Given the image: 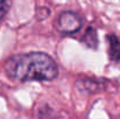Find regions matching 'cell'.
I'll return each mask as SVG.
<instances>
[{
	"label": "cell",
	"mask_w": 120,
	"mask_h": 119,
	"mask_svg": "<svg viewBox=\"0 0 120 119\" xmlns=\"http://www.w3.org/2000/svg\"><path fill=\"white\" fill-rule=\"evenodd\" d=\"M83 41L87 44V47H90V48H96L97 44H98V39H97V33H96V31L90 27V28L86 31V33L84 34Z\"/></svg>",
	"instance_id": "277c9868"
},
{
	"label": "cell",
	"mask_w": 120,
	"mask_h": 119,
	"mask_svg": "<svg viewBox=\"0 0 120 119\" xmlns=\"http://www.w3.org/2000/svg\"><path fill=\"white\" fill-rule=\"evenodd\" d=\"M6 74L13 79L51 81L57 76L55 61L44 53H28L13 56L6 62Z\"/></svg>",
	"instance_id": "6da1fadb"
},
{
	"label": "cell",
	"mask_w": 120,
	"mask_h": 119,
	"mask_svg": "<svg viewBox=\"0 0 120 119\" xmlns=\"http://www.w3.org/2000/svg\"><path fill=\"white\" fill-rule=\"evenodd\" d=\"M11 4H12L11 0H0V21L7 14V12L11 7Z\"/></svg>",
	"instance_id": "5b68a950"
},
{
	"label": "cell",
	"mask_w": 120,
	"mask_h": 119,
	"mask_svg": "<svg viewBox=\"0 0 120 119\" xmlns=\"http://www.w3.org/2000/svg\"><path fill=\"white\" fill-rule=\"evenodd\" d=\"M109 42V55L112 61L120 60V41L116 35H107Z\"/></svg>",
	"instance_id": "3957f363"
},
{
	"label": "cell",
	"mask_w": 120,
	"mask_h": 119,
	"mask_svg": "<svg viewBox=\"0 0 120 119\" xmlns=\"http://www.w3.org/2000/svg\"><path fill=\"white\" fill-rule=\"evenodd\" d=\"M82 27L80 18L72 12H63L57 20V28L65 34H72L79 31Z\"/></svg>",
	"instance_id": "7a4b0ae2"
}]
</instances>
